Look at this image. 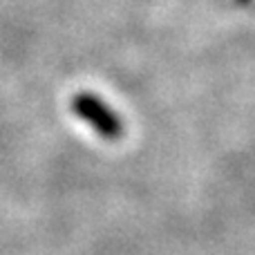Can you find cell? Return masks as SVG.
I'll list each match as a JSON object with an SVG mask.
<instances>
[{"label": "cell", "instance_id": "obj_1", "mask_svg": "<svg viewBox=\"0 0 255 255\" xmlns=\"http://www.w3.org/2000/svg\"><path fill=\"white\" fill-rule=\"evenodd\" d=\"M72 112H74L81 121H85L97 134H101L103 139H108V141L121 139L126 132L124 119H121L103 99H99L97 94L79 92L72 99Z\"/></svg>", "mask_w": 255, "mask_h": 255}, {"label": "cell", "instance_id": "obj_2", "mask_svg": "<svg viewBox=\"0 0 255 255\" xmlns=\"http://www.w3.org/2000/svg\"><path fill=\"white\" fill-rule=\"evenodd\" d=\"M238 2H249V0H238Z\"/></svg>", "mask_w": 255, "mask_h": 255}]
</instances>
